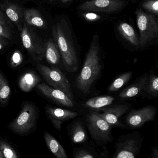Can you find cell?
I'll list each match as a JSON object with an SVG mask.
<instances>
[{"label":"cell","instance_id":"cell-11","mask_svg":"<svg viewBox=\"0 0 158 158\" xmlns=\"http://www.w3.org/2000/svg\"><path fill=\"white\" fill-rule=\"evenodd\" d=\"M130 106L128 104H116L112 106H107L100 110L102 113H99V114L103 118L113 127H119L126 128L119 118L127 112Z\"/></svg>","mask_w":158,"mask_h":158},{"label":"cell","instance_id":"cell-28","mask_svg":"<svg viewBox=\"0 0 158 158\" xmlns=\"http://www.w3.org/2000/svg\"><path fill=\"white\" fill-rule=\"evenodd\" d=\"M0 150L4 157L7 158H17V153L12 147L3 141H0Z\"/></svg>","mask_w":158,"mask_h":158},{"label":"cell","instance_id":"cell-36","mask_svg":"<svg viewBox=\"0 0 158 158\" xmlns=\"http://www.w3.org/2000/svg\"><path fill=\"white\" fill-rule=\"evenodd\" d=\"M132 1H133V0H132Z\"/></svg>","mask_w":158,"mask_h":158},{"label":"cell","instance_id":"cell-1","mask_svg":"<svg viewBox=\"0 0 158 158\" xmlns=\"http://www.w3.org/2000/svg\"><path fill=\"white\" fill-rule=\"evenodd\" d=\"M101 48L98 35L92 38L83 68L76 78L75 85L77 89L85 94L90 93L102 68Z\"/></svg>","mask_w":158,"mask_h":158},{"label":"cell","instance_id":"cell-25","mask_svg":"<svg viewBox=\"0 0 158 158\" xmlns=\"http://www.w3.org/2000/svg\"><path fill=\"white\" fill-rule=\"evenodd\" d=\"M10 88L1 72H0V102L4 104L10 98Z\"/></svg>","mask_w":158,"mask_h":158},{"label":"cell","instance_id":"cell-33","mask_svg":"<svg viewBox=\"0 0 158 158\" xmlns=\"http://www.w3.org/2000/svg\"><path fill=\"white\" fill-rule=\"evenodd\" d=\"M4 38L0 36V50L2 49L5 45V41L4 40Z\"/></svg>","mask_w":158,"mask_h":158},{"label":"cell","instance_id":"cell-6","mask_svg":"<svg viewBox=\"0 0 158 158\" xmlns=\"http://www.w3.org/2000/svg\"><path fill=\"white\" fill-rule=\"evenodd\" d=\"M38 70L51 87L61 90L74 100L71 84L66 76L56 67H50L43 64H37Z\"/></svg>","mask_w":158,"mask_h":158},{"label":"cell","instance_id":"cell-7","mask_svg":"<svg viewBox=\"0 0 158 158\" xmlns=\"http://www.w3.org/2000/svg\"><path fill=\"white\" fill-rule=\"evenodd\" d=\"M37 118L35 107L32 103L26 102L22 106L18 117L9 125L10 129L19 135L27 134L35 127Z\"/></svg>","mask_w":158,"mask_h":158},{"label":"cell","instance_id":"cell-3","mask_svg":"<svg viewBox=\"0 0 158 158\" xmlns=\"http://www.w3.org/2000/svg\"><path fill=\"white\" fill-rule=\"evenodd\" d=\"M85 121L89 134L97 145L102 148L113 141L112 129L113 127L99 114L98 112L88 114Z\"/></svg>","mask_w":158,"mask_h":158},{"label":"cell","instance_id":"cell-18","mask_svg":"<svg viewBox=\"0 0 158 158\" xmlns=\"http://www.w3.org/2000/svg\"><path fill=\"white\" fill-rule=\"evenodd\" d=\"M141 95L149 98H156L158 97V77L154 71H151L148 73L143 92Z\"/></svg>","mask_w":158,"mask_h":158},{"label":"cell","instance_id":"cell-22","mask_svg":"<svg viewBox=\"0 0 158 158\" xmlns=\"http://www.w3.org/2000/svg\"><path fill=\"white\" fill-rule=\"evenodd\" d=\"M24 17L27 23L32 26L41 28L46 27V23L39 12L35 9L25 10L23 12Z\"/></svg>","mask_w":158,"mask_h":158},{"label":"cell","instance_id":"cell-26","mask_svg":"<svg viewBox=\"0 0 158 158\" xmlns=\"http://www.w3.org/2000/svg\"><path fill=\"white\" fill-rule=\"evenodd\" d=\"M100 154L86 148H76L73 152L74 158H94L101 157Z\"/></svg>","mask_w":158,"mask_h":158},{"label":"cell","instance_id":"cell-4","mask_svg":"<svg viewBox=\"0 0 158 158\" xmlns=\"http://www.w3.org/2000/svg\"><path fill=\"white\" fill-rule=\"evenodd\" d=\"M144 137L138 131L120 136L115 145V152L112 158H134L139 154Z\"/></svg>","mask_w":158,"mask_h":158},{"label":"cell","instance_id":"cell-29","mask_svg":"<svg viewBox=\"0 0 158 158\" xmlns=\"http://www.w3.org/2000/svg\"><path fill=\"white\" fill-rule=\"evenodd\" d=\"M141 6L152 14L158 15V0H147L142 3Z\"/></svg>","mask_w":158,"mask_h":158},{"label":"cell","instance_id":"cell-21","mask_svg":"<svg viewBox=\"0 0 158 158\" xmlns=\"http://www.w3.org/2000/svg\"><path fill=\"white\" fill-rule=\"evenodd\" d=\"M118 30L121 35L129 42L131 45L136 48H139V40L137 36L135 31L133 27L126 23H120Z\"/></svg>","mask_w":158,"mask_h":158},{"label":"cell","instance_id":"cell-30","mask_svg":"<svg viewBox=\"0 0 158 158\" xmlns=\"http://www.w3.org/2000/svg\"><path fill=\"white\" fill-rule=\"evenodd\" d=\"M23 57L19 51H15L13 54L11 58L12 65L16 67L20 65L23 62Z\"/></svg>","mask_w":158,"mask_h":158},{"label":"cell","instance_id":"cell-20","mask_svg":"<svg viewBox=\"0 0 158 158\" xmlns=\"http://www.w3.org/2000/svg\"><path fill=\"white\" fill-rule=\"evenodd\" d=\"M40 82L39 77L34 72L25 73L19 80V86L22 91L28 92L31 91Z\"/></svg>","mask_w":158,"mask_h":158},{"label":"cell","instance_id":"cell-8","mask_svg":"<svg viewBox=\"0 0 158 158\" xmlns=\"http://www.w3.org/2000/svg\"><path fill=\"white\" fill-rule=\"evenodd\" d=\"M21 35L24 47L33 60L37 62L43 60L45 58L44 42L25 23L21 30Z\"/></svg>","mask_w":158,"mask_h":158},{"label":"cell","instance_id":"cell-15","mask_svg":"<svg viewBox=\"0 0 158 158\" xmlns=\"http://www.w3.org/2000/svg\"><path fill=\"white\" fill-rule=\"evenodd\" d=\"M70 138L72 143L81 144L85 143L88 139L85 127L80 121L75 122L71 127Z\"/></svg>","mask_w":158,"mask_h":158},{"label":"cell","instance_id":"cell-5","mask_svg":"<svg viewBox=\"0 0 158 158\" xmlns=\"http://www.w3.org/2000/svg\"><path fill=\"white\" fill-rule=\"evenodd\" d=\"M135 14L137 25L139 33V48H143L158 37V20L155 15L146 13L141 9H138Z\"/></svg>","mask_w":158,"mask_h":158},{"label":"cell","instance_id":"cell-35","mask_svg":"<svg viewBox=\"0 0 158 158\" xmlns=\"http://www.w3.org/2000/svg\"><path fill=\"white\" fill-rule=\"evenodd\" d=\"M72 0H62L63 2H68L71 1Z\"/></svg>","mask_w":158,"mask_h":158},{"label":"cell","instance_id":"cell-19","mask_svg":"<svg viewBox=\"0 0 158 158\" xmlns=\"http://www.w3.org/2000/svg\"><path fill=\"white\" fill-rule=\"evenodd\" d=\"M114 98L110 96H102L94 97L85 102L84 107L92 110L100 111L102 108L111 105Z\"/></svg>","mask_w":158,"mask_h":158},{"label":"cell","instance_id":"cell-9","mask_svg":"<svg viewBox=\"0 0 158 158\" xmlns=\"http://www.w3.org/2000/svg\"><path fill=\"white\" fill-rule=\"evenodd\" d=\"M157 112V108L153 105L130 111L126 116V123L132 129L140 128L146 123L153 121Z\"/></svg>","mask_w":158,"mask_h":158},{"label":"cell","instance_id":"cell-2","mask_svg":"<svg viewBox=\"0 0 158 158\" xmlns=\"http://www.w3.org/2000/svg\"><path fill=\"white\" fill-rule=\"evenodd\" d=\"M52 35L60 51L65 71L68 73H76L79 65L78 57L73 40L65 27L61 23L54 26Z\"/></svg>","mask_w":158,"mask_h":158},{"label":"cell","instance_id":"cell-13","mask_svg":"<svg viewBox=\"0 0 158 158\" xmlns=\"http://www.w3.org/2000/svg\"><path fill=\"white\" fill-rule=\"evenodd\" d=\"M46 112L53 126L59 131L61 129L62 125L64 122L78 116L76 112L50 106L46 107Z\"/></svg>","mask_w":158,"mask_h":158},{"label":"cell","instance_id":"cell-24","mask_svg":"<svg viewBox=\"0 0 158 158\" xmlns=\"http://www.w3.org/2000/svg\"><path fill=\"white\" fill-rule=\"evenodd\" d=\"M133 74V72H127L120 75L109 86L108 91L115 92L121 89L131 80Z\"/></svg>","mask_w":158,"mask_h":158},{"label":"cell","instance_id":"cell-10","mask_svg":"<svg viewBox=\"0 0 158 158\" xmlns=\"http://www.w3.org/2000/svg\"><path fill=\"white\" fill-rule=\"evenodd\" d=\"M123 0H89L82 3L79 10L87 11L112 13L123 7Z\"/></svg>","mask_w":158,"mask_h":158},{"label":"cell","instance_id":"cell-17","mask_svg":"<svg viewBox=\"0 0 158 158\" xmlns=\"http://www.w3.org/2000/svg\"><path fill=\"white\" fill-rule=\"evenodd\" d=\"M44 139L52 153L58 158H68L67 153L60 143L49 133L45 132Z\"/></svg>","mask_w":158,"mask_h":158},{"label":"cell","instance_id":"cell-12","mask_svg":"<svg viewBox=\"0 0 158 158\" xmlns=\"http://www.w3.org/2000/svg\"><path fill=\"white\" fill-rule=\"evenodd\" d=\"M37 88L44 96L59 105L68 108L74 106V100L61 90L51 87L45 83L38 84Z\"/></svg>","mask_w":158,"mask_h":158},{"label":"cell","instance_id":"cell-14","mask_svg":"<svg viewBox=\"0 0 158 158\" xmlns=\"http://www.w3.org/2000/svg\"><path fill=\"white\" fill-rule=\"evenodd\" d=\"M148 73L144 74L137 78L133 83L122 90L119 94L121 99H128L141 95L144 89Z\"/></svg>","mask_w":158,"mask_h":158},{"label":"cell","instance_id":"cell-27","mask_svg":"<svg viewBox=\"0 0 158 158\" xmlns=\"http://www.w3.org/2000/svg\"><path fill=\"white\" fill-rule=\"evenodd\" d=\"M0 36L5 38L10 39L11 36L10 29L1 11L0 10Z\"/></svg>","mask_w":158,"mask_h":158},{"label":"cell","instance_id":"cell-16","mask_svg":"<svg viewBox=\"0 0 158 158\" xmlns=\"http://www.w3.org/2000/svg\"><path fill=\"white\" fill-rule=\"evenodd\" d=\"M44 43L45 57L47 61L52 65H58L60 60L61 56L56 43L51 39L46 40Z\"/></svg>","mask_w":158,"mask_h":158},{"label":"cell","instance_id":"cell-37","mask_svg":"<svg viewBox=\"0 0 158 158\" xmlns=\"http://www.w3.org/2000/svg\"></svg>","mask_w":158,"mask_h":158},{"label":"cell","instance_id":"cell-32","mask_svg":"<svg viewBox=\"0 0 158 158\" xmlns=\"http://www.w3.org/2000/svg\"><path fill=\"white\" fill-rule=\"evenodd\" d=\"M152 157L153 158H158V147L154 146L152 148Z\"/></svg>","mask_w":158,"mask_h":158},{"label":"cell","instance_id":"cell-34","mask_svg":"<svg viewBox=\"0 0 158 158\" xmlns=\"http://www.w3.org/2000/svg\"><path fill=\"white\" fill-rule=\"evenodd\" d=\"M4 157L3 156V154L2 152L0 150V158H4Z\"/></svg>","mask_w":158,"mask_h":158},{"label":"cell","instance_id":"cell-23","mask_svg":"<svg viewBox=\"0 0 158 158\" xmlns=\"http://www.w3.org/2000/svg\"><path fill=\"white\" fill-rule=\"evenodd\" d=\"M3 10H5V13L7 17L15 23L16 24L19 29L22 30L21 18L22 12L21 9L17 5L13 3H9L5 6L3 5Z\"/></svg>","mask_w":158,"mask_h":158},{"label":"cell","instance_id":"cell-31","mask_svg":"<svg viewBox=\"0 0 158 158\" xmlns=\"http://www.w3.org/2000/svg\"><path fill=\"white\" fill-rule=\"evenodd\" d=\"M82 15L84 19L89 22H95L101 19V16L100 15L92 12L83 14Z\"/></svg>","mask_w":158,"mask_h":158}]
</instances>
